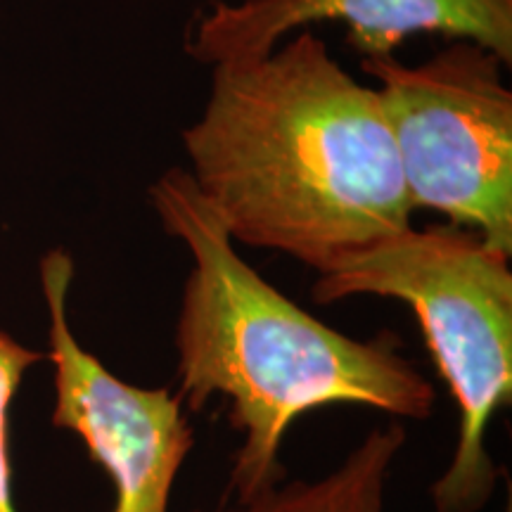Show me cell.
<instances>
[{
    "label": "cell",
    "instance_id": "cell-2",
    "mask_svg": "<svg viewBox=\"0 0 512 512\" xmlns=\"http://www.w3.org/2000/svg\"><path fill=\"white\" fill-rule=\"evenodd\" d=\"M159 226L188 247L176 320L178 396L192 413L214 396L242 432L230 494L245 503L285 479L280 446L292 422L323 406H366L394 418H432L437 389L401 354V337L342 335L242 259L185 169L147 190Z\"/></svg>",
    "mask_w": 512,
    "mask_h": 512
},
{
    "label": "cell",
    "instance_id": "cell-1",
    "mask_svg": "<svg viewBox=\"0 0 512 512\" xmlns=\"http://www.w3.org/2000/svg\"><path fill=\"white\" fill-rule=\"evenodd\" d=\"M181 140L185 171L235 245L320 273L411 226L380 95L311 29L261 57L211 67L209 98Z\"/></svg>",
    "mask_w": 512,
    "mask_h": 512
},
{
    "label": "cell",
    "instance_id": "cell-4",
    "mask_svg": "<svg viewBox=\"0 0 512 512\" xmlns=\"http://www.w3.org/2000/svg\"><path fill=\"white\" fill-rule=\"evenodd\" d=\"M508 67L472 41H451L420 64L361 57L382 100L413 211H437L512 256Z\"/></svg>",
    "mask_w": 512,
    "mask_h": 512
},
{
    "label": "cell",
    "instance_id": "cell-6",
    "mask_svg": "<svg viewBox=\"0 0 512 512\" xmlns=\"http://www.w3.org/2000/svg\"><path fill=\"white\" fill-rule=\"evenodd\" d=\"M323 22L344 24L361 57L394 55L408 38L439 34L512 62V0H211L190 22L185 53L209 67L252 60Z\"/></svg>",
    "mask_w": 512,
    "mask_h": 512
},
{
    "label": "cell",
    "instance_id": "cell-3",
    "mask_svg": "<svg viewBox=\"0 0 512 512\" xmlns=\"http://www.w3.org/2000/svg\"><path fill=\"white\" fill-rule=\"evenodd\" d=\"M408 304L460 411L458 446L432 484L434 512H479L501 467L486 448L489 422L512 399V271L475 230L403 228L332 261L311 287L316 304L349 297Z\"/></svg>",
    "mask_w": 512,
    "mask_h": 512
},
{
    "label": "cell",
    "instance_id": "cell-8",
    "mask_svg": "<svg viewBox=\"0 0 512 512\" xmlns=\"http://www.w3.org/2000/svg\"><path fill=\"white\" fill-rule=\"evenodd\" d=\"M43 361V354L29 349L19 339L0 330V512H17L15 491H12V453H10V422L12 403L17 399L24 377Z\"/></svg>",
    "mask_w": 512,
    "mask_h": 512
},
{
    "label": "cell",
    "instance_id": "cell-7",
    "mask_svg": "<svg viewBox=\"0 0 512 512\" xmlns=\"http://www.w3.org/2000/svg\"><path fill=\"white\" fill-rule=\"evenodd\" d=\"M406 444L401 422L375 427L337 470L320 479L280 482L245 503L192 512H384L389 472Z\"/></svg>",
    "mask_w": 512,
    "mask_h": 512
},
{
    "label": "cell",
    "instance_id": "cell-5",
    "mask_svg": "<svg viewBox=\"0 0 512 512\" xmlns=\"http://www.w3.org/2000/svg\"><path fill=\"white\" fill-rule=\"evenodd\" d=\"M74 259L50 249L41 261L55 368L53 427L72 432L114 484L112 512H169L174 482L195 446L181 396L121 380L83 349L69 325Z\"/></svg>",
    "mask_w": 512,
    "mask_h": 512
}]
</instances>
